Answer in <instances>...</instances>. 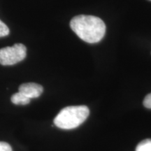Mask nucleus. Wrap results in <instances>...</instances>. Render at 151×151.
<instances>
[{"instance_id": "nucleus-8", "label": "nucleus", "mask_w": 151, "mask_h": 151, "mask_svg": "<svg viewBox=\"0 0 151 151\" xmlns=\"http://www.w3.org/2000/svg\"><path fill=\"white\" fill-rule=\"evenodd\" d=\"M0 151H12V148L8 143L0 141Z\"/></svg>"}, {"instance_id": "nucleus-5", "label": "nucleus", "mask_w": 151, "mask_h": 151, "mask_svg": "<svg viewBox=\"0 0 151 151\" xmlns=\"http://www.w3.org/2000/svg\"><path fill=\"white\" fill-rule=\"evenodd\" d=\"M11 101L13 104L16 105H27L29 104L31 99L26 97L24 94L21 92H18L17 93L13 94L12 97L11 98Z\"/></svg>"}, {"instance_id": "nucleus-2", "label": "nucleus", "mask_w": 151, "mask_h": 151, "mask_svg": "<svg viewBox=\"0 0 151 151\" xmlns=\"http://www.w3.org/2000/svg\"><path fill=\"white\" fill-rule=\"evenodd\" d=\"M90 110L86 106H71L62 109L54 119L55 125L60 129L78 127L88 118Z\"/></svg>"}, {"instance_id": "nucleus-6", "label": "nucleus", "mask_w": 151, "mask_h": 151, "mask_svg": "<svg viewBox=\"0 0 151 151\" xmlns=\"http://www.w3.org/2000/svg\"><path fill=\"white\" fill-rule=\"evenodd\" d=\"M136 151H151V139H145L138 144Z\"/></svg>"}, {"instance_id": "nucleus-1", "label": "nucleus", "mask_w": 151, "mask_h": 151, "mask_svg": "<svg viewBox=\"0 0 151 151\" xmlns=\"http://www.w3.org/2000/svg\"><path fill=\"white\" fill-rule=\"evenodd\" d=\"M70 27L83 41L89 43L99 42L106 32V24L101 18L79 15L71 19Z\"/></svg>"}, {"instance_id": "nucleus-3", "label": "nucleus", "mask_w": 151, "mask_h": 151, "mask_svg": "<svg viewBox=\"0 0 151 151\" xmlns=\"http://www.w3.org/2000/svg\"><path fill=\"white\" fill-rule=\"evenodd\" d=\"M27 48L22 43H16L13 46L0 49V65H14L25 58Z\"/></svg>"}, {"instance_id": "nucleus-10", "label": "nucleus", "mask_w": 151, "mask_h": 151, "mask_svg": "<svg viewBox=\"0 0 151 151\" xmlns=\"http://www.w3.org/2000/svg\"><path fill=\"white\" fill-rule=\"evenodd\" d=\"M150 1H151V0H150Z\"/></svg>"}, {"instance_id": "nucleus-4", "label": "nucleus", "mask_w": 151, "mask_h": 151, "mask_svg": "<svg viewBox=\"0 0 151 151\" xmlns=\"http://www.w3.org/2000/svg\"><path fill=\"white\" fill-rule=\"evenodd\" d=\"M43 91V87L35 83H23L19 87V92H21L29 99L40 97Z\"/></svg>"}, {"instance_id": "nucleus-9", "label": "nucleus", "mask_w": 151, "mask_h": 151, "mask_svg": "<svg viewBox=\"0 0 151 151\" xmlns=\"http://www.w3.org/2000/svg\"><path fill=\"white\" fill-rule=\"evenodd\" d=\"M143 105L147 109H151V93L147 94L143 100Z\"/></svg>"}, {"instance_id": "nucleus-7", "label": "nucleus", "mask_w": 151, "mask_h": 151, "mask_svg": "<svg viewBox=\"0 0 151 151\" xmlns=\"http://www.w3.org/2000/svg\"><path fill=\"white\" fill-rule=\"evenodd\" d=\"M9 34V29L4 22L0 20V38L4 37Z\"/></svg>"}]
</instances>
